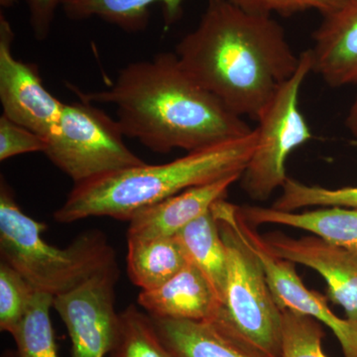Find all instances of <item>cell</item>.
I'll list each match as a JSON object with an SVG mask.
<instances>
[{"label":"cell","instance_id":"3957f363","mask_svg":"<svg viewBox=\"0 0 357 357\" xmlns=\"http://www.w3.org/2000/svg\"><path fill=\"white\" fill-rule=\"evenodd\" d=\"M256 143L255 129L244 137L188 152L168 163H145L74 185L54 218L60 223L93 217L129 220L142 208L185 190L243 176Z\"/></svg>","mask_w":357,"mask_h":357},{"label":"cell","instance_id":"cb8c5ba5","mask_svg":"<svg viewBox=\"0 0 357 357\" xmlns=\"http://www.w3.org/2000/svg\"><path fill=\"white\" fill-rule=\"evenodd\" d=\"M34 289L7 263H0V330L13 335L24 318Z\"/></svg>","mask_w":357,"mask_h":357},{"label":"cell","instance_id":"277c9868","mask_svg":"<svg viewBox=\"0 0 357 357\" xmlns=\"http://www.w3.org/2000/svg\"><path fill=\"white\" fill-rule=\"evenodd\" d=\"M45 223L21 210L3 177L0 183V253L35 292L54 298L70 292L91 277L116 268V255L100 230H86L67 248L47 243Z\"/></svg>","mask_w":357,"mask_h":357},{"label":"cell","instance_id":"e0dca14e","mask_svg":"<svg viewBox=\"0 0 357 357\" xmlns=\"http://www.w3.org/2000/svg\"><path fill=\"white\" fill-rule=\"evenodd\" d=\"M185 0H64L65 15L70 20L100 18L123 31L137 33L146 29L150 7L158 3L163 10L165 24L170 26L183 15Z\"/></svg>","mask_w":357,"mask_h":357},{"label":"cell","instance_id":"484cf974","mask_svg":"<svg viewBox=\"0 0 357 357\" xmlns=\"http://www.w3.org/2000/svg\"><path fill=\"white\" fill-rule=\"evenodd\" d=\"M46 141L30 129L9 119L0 116V161L27 153H44Z\"/></svg>","mask_w":357,"mask_h":357},{"label":"cell","instance_id":"f1b7e54d","mask_svg":"<svg viewBox=\"0 0 357 357\" xmlns=\"http://www.w3.org/2000/svg\"><path fill=\"white\" fill-rule=\"evenodd\" d=\"M17 0H0V6H1L2 8H10L15 6Z\"/></svg>","mask_w":357,"mask_h":357},{"label":"cell","instance_id":"d6986e66","mask_svg":"<svg viewBox=\"0 0 357 357\" xmlns=\"http://www.w3.org/2000/svg\"><path fill=\"white\" fill-rule=\"evenodd\" d=\"M176 237L189 261L203 272L225 305L227 251L213 211L189 223Z\"/></svg>","mask_w":357,"mask_h":357},{"label":"cell","instance_id":"52a82bcc","mask_svg":"<svg viewBox=\"0 0 357 357\" xmlns=\"http://www.w3.org/2000/svg\"><path fill=\"white\" fill-rule=\"evenodd\" d=\"M215 220L227 251L225 305L218 314L266 356L282 357V311L261 263L229 225Z\"/></svg>","mask_w":357,"mask_h":357},{"label":"cell","instance_id":"2e32d148","mask_svg":"<svg viewBox=\"0 0 357 357\" xmlns=\"http://www.w3.org/2000/svg\"><path fill=\"white\" fill-rule=\"evenodd\" d=\"M241 215L253 227L280 225L312 232L314 236L357 255V208L323 206L319 210L284 211L263 206H239Z\"/></svg>","mask_w":357,"mask_h":357},{"label":"cell","instance_id":"ba28073f","mask_svg":"<svg viewBox=\"0 0 357 357\" xmlns=\"http://www.w3.org/2000/svg\"><path fill=\"white\" fill-rule=\"evenodd\" d=\"M211 211L218 220L229 225L257 256L281 311H291L316 319L333 331L345 357H357V323L337 317L328 307L325 297L307 288L296 272L295 263L282 259L267 248L263 236L246 222L238 206L220 199L213 204Z\"/></svg>","mask_w":357,"mask_h":357},{"label":"cell","instance_id":"9c48e42d","mask_svg":"<svg viewBox=\"0 0 357 357\" xmlns=\"http://www.w3.org/2000/svg\"><path fill=\"white\" fill-rule=\"evenodd\" d=\"M119 267L95 275L54 299L72 340L73 357H105L114 349L119 314L115 311Z\"/></svg>","mask_w":357,"mask_h":357},{"label":"cell","instance_id":"7402d4cb","mask_svg":"<svg viewBox=\"0 0 357 357\" xmlns=\"http://www.w3.org/2000/svg\"><path fill=\"white\" fill-rule=\"evenodd\" d=\"M307 206H342L357 208L356 187L328 189L319 185L304 184L288 178L282 192L271 208L284 211H295Z\"/></svg>","mask_w":357,"mask_h":357},{"label":"cell","instance_id":"8992f818","mask_svg":"<svg viewBox=\"0 0 357 357\" xmlns=\"http://www.w3.org/2000/svg\"><path fill=\"white\" fill-rule=\"evenodd\" d=\"M312 73L309 49L300 54V64L282 84L257 119V143L241 178L249 198L266 201L289 178L286 162L296 148L311 140L312 133L300 109V91Z\"/></svg>","mask_w":357,"mask_h":357},{"label":"cell","instance_id":"ffe728a7","mask_svg":"<svg viewBox=\"0 0 357 357\" xmlns=\"http://www.w3.org/2000/svg\"><path fill=\"white\" fill-rule=\"evenodd\" d=\"M54 299L48 294L35 293L24 318L11 335L17 357H59L50 319Z\"/></svg>","mask_w":357,"mask_h":357},{"label":"cell","instance_id":"30bf717a","mask_svg":"<svg viewBox=\"0 0 357 357\" xmlns=\"http://www.w3.org/2000/svg\"><path fill=\"white\" fill-rule=\"evenodd\" d=\"M14 32L0 14V102L3 115L46 141L57 124L64 102L45 88L36 65L14 57Z\"/></svg>","mask_w":357,"mask_h":357},{"label":"cell","instance_id":"4316f807","mask_svg":"<svg viewBox=\"0 0 357 357\" xmlns=\"http://www.w3.org/2000/svg\"><path fill=\"white\" fill-rule=\"evenodd\" d=\"M63 1L64 0H26L35 38L45 40L48 37L56 11L62 6Z\"/></svg>","mask_w":357,"mask_h":357},{"label":"cell","instance_id":"ac0fdd59","mask_svg":"<svg viewBox=\"0 0 357 357\" xmlns=\"http://www.w3.org/2000/svg\"><path fill=\"white\" fill-rule=\"evenodd\" d=\"M189 263L177 237H128V273L141 291L154 290L172 279Z\"/></svg>","mask_w":357,"mask_h":357},{"label":"cell","instance_id":"f546056e","mask_svg":"<svg viewBox=\"0 0 357 357\" xmlns=\"http://www.w3.org/2000/svg\"><path fill=\"white\" fill-rule=\"evenodd\" d=\"M3 357H17V356H16V354H13V352L8 351L4 354Z\"/></svg>","mask_w":357,"mask_h":357},{"label":"cell","instance_id":"7c38bea8","mask_svg":"<svg viewBox=\"0 0 357 357\" xmlns=\"http://www.w3.org/2000/svg\"><path fill=\"white\" fill-rule=\"evenodd\" d=\"M309 50L312 72L331 88L357 86V0L324 16Z\"/></svg>","mask_w":357,"mask_h":357},{"label":"cell","instance_id":"83f0119b","mask_svg":"<svg viewBox=\"0 0 357 357\" xmlns=\"http://www.w3.org/2000/svg\"><path fill=\"white\" fill-rule=\"evenodd\" d=\"M345 126L351 133V137L354 138L357 146V89L351 107H349V112H347V117H345Z\"/></svg>","mask_w":357,"mask_h":357},{"label":"cell","instance_id":"44dd1931","mask_svg":"<svg viewBox=\"0 0 357 357\" xmlns=\"http://www.w3.org/2000/svg\"><path fill=\"white\" fill-rule=\"evenodd\" d=\"M112 357H174L162 342L153 319L130 305L119 314Z\"/></svg>","mask_w":357,"mask_h":357},{"label":"cell","instance_id":"603a6c76","mask_svg":"<svg viewBox=\"0 0 357 357\" xmlns=\"http://www.w3.org/2000/svg\"><path fill=\"white\" fill-rule=\"evenodd\" d=\"M323 337L316 319L282 311V357H328L321 347Z\"/></svg>","mask_w":357,"mask_h":357},{"label":"cell","instance_id":"5bb4252c","mask_svg":"<svg viewBox=\"0 0 357 357\" xmlns=\"http://www.w3.org/2000/svg\"><path fill=\"white\" fill-rule=\"evenodd\" d=\"M152 319L174 357H269L218 314L211 321Z\"/></svg>","mask_w":357,"mask_h":357},{"label":"cell","instance_id":"8fae6325","mask_svg":"<svg viewBox=\"0 0 357 357\" xmlns=\"http://www.w3.org/2000/svg\"><path fill=\"white\" fill-rule=\"evenodd\" d=\"M275 255L318 272L328 285V297L344 310L347 319L357 323V255L319 237L301 238L272 232L263 236Z\"/></svg>","mask_w":357,"mask_h":357},{"label":"cell","instance_id":"9a60e30c","mask_svg":"<svg viewBox=\"0 0 357 357\" xmlns=\"http://www.w3.org/2000/svg\"><path fill=\"white\" fill-rule=\"evenodd\" d=\"M138 304L153 318L211 321L223 307L215 289L192 262L161 287L141 291Z\"/></svg>","mask_w":357,"mask_h":357},{"label":"cell","instance_id":"d4e9b609","mask_svg":"<svg viewBox=\"0 0 357 357\" xmlns=\"http://www.w3.org/2000/svg\"><path fill=\"white\" fill-rule=\"evenodd\" d=\"M239 8L255 15L292 16L307 10H316L323 16L335 13L347 0H230Z\"/></svg>","mask_w":357,"mask_h":357},{"label":"cell","instance_id":"7a4b0ae2","mask_svg":"<svg viewBox=\"0 0 357 357\" xmlns=\"http://www.w3.org/2000/svg\"><path fill=\"white\" fill-rule=\"evenodd\" d=\"M77 95L84 102L114 105L124 136L156 153L196 151L255 130L197 84L175 52L130 63L110 88Z\"/></svg>","mask_w":357,"mask_h":357},{"label":"cell","instance_id":"4fadbf2b","mask_svg":"<svg viewBox=\"0 0 357 357\" xmlns=\"http://www.w3.org/2000/svg\"><path fill=\"white\" fill-rule=\"evenodd\" d=\"M241 175L229 176L217 182L191 188L142 208L128 220V237L160 238L177 236L189 223L225 199L231 185Z\"/></svg>","mask_w":357,"mask_h":357},{"label":"cell","instance_id":"5b68a950","mask_svg":"<svg viewBox=\"0 0 357 357\" xmlns=\"http://www.w3.org/2000/svg\"><path fill=\"white\" fill-rule=\"evenodd\" d=\"M124 137L119 121L93 103H64L44 154L74 185L81 184L145 164L129 149Z\"/></svg>","mask_w":357,"mask_h":357},{"label":"cell","instance_id":"6da1fadb","mask_svg":"<svg viewBox=\"0 0 357 357\" xmlns=\"http://www.w3.org/2000/svg\"><path fill=\"white\" fill-rule=\"evenodd\" d=\"M175 54L202 88L255 121L300 64L280 23L230 0H208L198 26L181 39Z\"/></svg>","mask_w":357,"mask_h":357}]
</instances>
